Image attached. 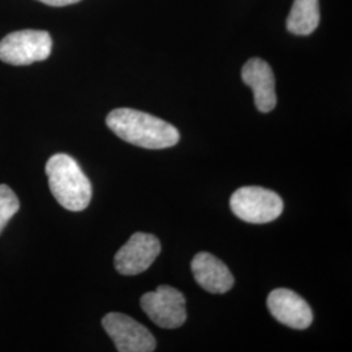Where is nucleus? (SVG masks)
<instances>
[{"label":"nucleus","instance_id":"nucleus-1","mask_svg":"<svg viewBox=\"0 0 352 352\" xmlns=\"http://www.w3.org/2000/svg\"><path fill=\"white\" fill-rule=\"evenodd\" d=\"M106 124L119 139L145 149L171 148L180 140L175 126L133 109L113 110L107 115Z\"/></svg>","mask_w":352,"mask_h":352},{"label":"nucleus","instance_id":"nucleus-2","mask_svg":"<svg viewBox=\"0 0 352 352\" xmlns=\"http://www.w3.org/2000/svg\"><path fill=\"white\" fill-rule=\"evenodd\" d=\"M51 193L64 209L81 212L91 200V184L80 164L71 155L54 154L46 164Z\"/></svg>","mask_w":352,"mask_h":352},{"label":"nucleus","instance_id":"nucleus-3","mask_svg":"<svg viewBox=\"0 0 352 352\" xmlns=\"http://www.w3.org/2000/svg\"><path fill=\"white\" fill-rule=\"evenodd\" d=\"M232 213L248 223H269L283 212V201L276 192L261 187H243L230 200Z\"/></svg>","mask_w":352,"mask_h":352},{"label":"nucleus","instance_id":"nucleus-4","mask_svg":"<svg viewBox=\"0 0 352 352\" xmlns=\"http://www.w3.org/2000/svg\"><path fill=\"white\" fill-rule=\"evenodd\" d=\"M52 39L45 30H19L0 41V60L11 65H29L46 60Z\"/></svg>","mask_w":352,"mask_h":352},{"label":"nucleus","instance_id":"nucleus-5","mask_svg":"<svg viewBox=\"0 0 352 352\" xmlns=\"http://www.w3.org/2000/svg\"><path fill=\"white\" fill-rule=\"evenodd\" d=\"M141 308L151 321L164 329L180 327L187 320L186 298L179 289L160 286L141 298Z\"/></svg>","mask_w":352,"mask_h":352},{"label":"nucleus","instance_id":"nucleus-6","mask_svg":"<svg viewBox=\"0 0 352 352\" xmlns=\"http://www.w3.org/2000/svg\"><path fill=\"white\" fill-rule=\"evenodd\" d=\"M102 327L119 352H151L157 347L151 331L129 316L109 314L103 317Z\"/></svg>","mask_w":352,"mask_h":352},{"label":"nucleus","instance_id":"nucleus-7","mask_svg":"<svg viewBox=\"0 0 352 352\" xmlns=\"http://www.w3.org/2000/svg\"><path fill=\"white\" fill-rule=\"evenodd\" d=\"M160 253L161 243L157 236L135 232L115 254V269L123 276H138L151 267Z\"/></svg>","mask_w":352,"mask_h":352},{"label":"nucleus","instance_id":"nucleus-8","mask_svg":"<svg viewBox=\"0 0 352 352\" xmlns=\"http://www.w3.org/2000/svg\"><path fill=\"white\" fill-rule=\"evenodd\" d=\"M267 308L280 324L302 330L311 327L314 314L308 302L296 292L287 289L272 291L267 296Z\"/></svg>","mask_w":352,"mask_h":352},{"label":"nucleus","instance_id":"nucleus-9","mask_svg":"<svg viewBox=\"0 0 352 352\" xmlns=\"http://www.w3.org/2000/svg\"><path fill=\"white\" fill-rule=\"evenodd\" d=\"M241 78L253 90L258 111L270 113L274 110L277 106L276 78L269 64L258 58L250 59L241 69Z\"/></svg>","mask_w":352,"mask_h":352},{"label":"nucleus","instance_id":"nucleus-10","mask_svg":"<svg viewBox=\"0 0 352 352\" xmlns=\"http://www.w3.org/2000/svg\"><path fill=\"white\" fill-rule=\"evenodd\" d=\"M190 267L196 282L208 292L225 294L234 286V277L230 269L208 252L197 253Z\"/></svg>","mask_w":352,"mask_h":352},{"label":"nucleus","instance_id":"nucleus-11","mask_svg":"<svg viewBox=\"0 0 352 352\" xmlns=\"http://www.w3.org/2000/svg\"><path fill=\"white\" fill-rule=\"evenodd\" d=\"M320 24L318 0H294L287 17V29L295 36H309Z\"/></svg>","mask_w":352,"mask_h":352},{"label":"nucleus","instance_id":"nucleus-12","mask_svg":"<svg viewBox=\"0 0 352 352\" xmlns=\"http://www.w3.org/2000/svg\"><path fill=\"white\" fill-rule=\"evenodd\" d=\"M20 209V201L12 189L6 184H0V234Z\"/></svg>","mask_w":352,"mask_h":352},{"label":"nucleus","instance_id":"nucleus-13","mask_svg":"<svg viewBox=\"0 0 352 352\" xmlns=\"http://www.w3.org/2000/svg\"><path fill=\"white\" fill-rule=\"evenodd\" d=\"M41 3H45L47 6H52V7H64V6H69V4H75L81 0H38Z\"/></svg>","mask_w":352,"mask_h":352}]
</instances>
